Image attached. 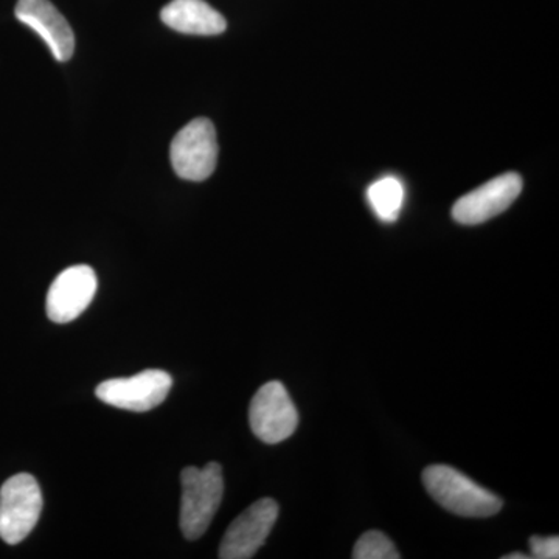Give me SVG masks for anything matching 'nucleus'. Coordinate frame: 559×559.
<instances>
[{"instance_id": "nucleus-1", "label": "nucleus", "mask_w": 559, "mask_h": 559, "mask_svg": "<svg viewBox=\"0 0 559 559\" xmlns=\"http://www.w3.org/2000/svg\"><path fill=\"white\" fill-rule=\"evenodd\" d=\"M180 530L187 539L197 540L207 532L223 500V469L215 462L202 469L187 466L180 474Z\"/></svg>"}, {"instance_id": "nucleus-2", "label": "nucleus", "mask_w": 559, "mask_h": 559, "mask_svg": "<svg viewBox=\"0 0 559 559\" xmlns=\"http://www.w3.org/2000/svg\"><path fill=\"white\" fill-rule=\"evenodd\" d=\"M423 484L443 509L463 518H489L502 509V500L460 471L432 465L423 471Z\"/></svg>"}, {"instance_id": "nucleus-3", "label": "nucleus", "mask_w": 559, "mask_h": 559, "mask_svg": "<svg viewBox=\"0 0 559 559\" xmlns=\"http://www.w3.org/2000/svg\"><path fill=\"white\" fill-rule=\"evenodd\" d=\"M43 492L31 474H16L0 488V539L10 546L22 543L38 524Z\"/></svg>"}, {"instance_id": "nucleus-4", "label": "nucleus", "mask_w": 559, "mask_h": 559, "mask_svg": "<svg viewBox=\"0 0 559 559\" xmlns=\"http://www.w3.org/2000/svg\"><path fill=\"white\" fill-rule=\"evenodd\" d=\"M218 151V140L212 121L202 117L190 121L173 139V170L180 179L202 182L215 173Z\"/></svg>"}, {"instance_id": "nucleus-5", "label": "nucleus", "mask_w": 559, "mask_h": 559, "mask_svg": "<svg viewBox=\"0 0 559 559\" xmlns=\"http://www.w3.org/2000/svg\"><path fill=\"white\" fill-rule=\"evenodd\" d=\"M249 423L255 437L267 444L282 443L296 432L299 412L282 382L271 381L260 388L250 401Z\"/></svg>"}, {"instance_id": "nucleus-6", "label": "nucleus", "mask_w": 559, "mask_h": 559, "mask_svg": "<svg viewBox=\"0 0 559 559\" xmlns=\"http://www.w3.org/2000/svg\"><path fill=\"white\" fill-rule=\"evenodd\" d=\"M173 380L164 370H145L130 378H117L98 385L97 399L108 406L131 412H148L170 393Z\"/></svg>"}, {"instance_id": "nucleus-7", "label": "nucleus", "mask_w": 559, "mask_h": 559, "mask_svg": "<svg viewBox=\"0 0 559 559\" xmlns=\"http://www.w3.org/2000/svg\"><path fill=\"white\" fill-rule=\"evenodd\" d=\"M278 518L274 499H260L231 522L219 546L221 559H249L255 557L266 543Z\"/></svg>"}, {"instance_id": "nucleus-8", "label": "nucleus", "mask_w": 559, "mask_h": 559, "mask_svg": "<svg viewBox=\"0 0 559 559\" xmlns=\"http://www.w3.org/2000/svg\"><path fill=\"white\" fill-rule=\"evenodd\" d=\"M522 187L524 182L518 173L500 175L460 198L452 207V218L463 226L487 223L506 212L518 200Z\"/></svg>"}, {"instance_id": "nucleus-9", "label": "nucleus", "mask_w": 559, "mask_h": 559, "mask_svg": "<svg viewBox=\"0 0 559 559\" xmlns=\"http://www.w3.org/2000/svg\"><path fill=\"white\" fill-rule=\"evenodd\" d=\"M97 288V275L91 266L68 267L51 283L47 294V316L55 323L72 322L87 310Z\"/></svg>"}, {"instance_id": "nucleus-10", "label": "nucleus", "mask_w": 559, "mask_h": 559, "mask_svg": "<svg viewBox=\"0 0 559 559\" xmlns=\"http://www.w3.org/2000/svg\"><path fill=\"white\" fill-rule=\"evenodd\" d=\"M22 24L38 33L49 46L55 60L69 61L75 50V35L69 22L50 0H17L14 10Z\"/></svg>"}, {"instance_id": "nucleus-11", "label": "nucleus", "mask_w": 559, "mask_h": 559, "mask_svg": "<svg viewBox=\"0 0 559 559\" xmlns=\"http://www.w3.org/2000/svg\"><path fill=\"white\" fill-rule=\"evenodd\" d=\"M160 20L183 35L215 36L227 28L223 14L205 0H171L162 9Z\"/></svg>"}, {"instance_id": "nucleus-12", "label": "nucleus", "mask_w": 559, "mask_h": 559, "mask_svg": "<svg viewBox=\"0 0 559 559\" xmlns=\"http://www.w3.org/2000/svg\"><path fill=\"white\" fill-rule=\"evenodd\" d=\"M404 186L399 178L388 176L371 183L367 189V200L374 215L384 223H395L404 204Z\"/></svg>"}, {"instance_id": "nucleus-13", "label": "nucleus", "mask_w": 559, "mask_h": 559, "mask_svg": "<svg viewBox=\"0 0 559 559\" xmlns=\"http://www.w3.org/2000/svg\"><path fill=\"white\" fill-rule=\"evenodd\" d=\"M355 559H399L401 555L392 540L384 533L370 530L364 533L353 549Z\"/></svg>"}, {"instance_id": "nucleus-14", "label": "nucleus", "mask_w": 559, "mask_h": 559, "mask_svg": "<svg viewBox=\"0 0 559 559\" xmlns=\"http://www.w3.org/2000/svg\"><path fill=\"white\" fill-rule=\"evenodd\" d=\"M530 550H532V558L558 559L559 538L558 536H533L530 538Z\"/></svg>"}, {"instance_id": "nucleus-15", "label": "nucleus", "mask_w": 559, "mask_h": 559, "mask_svg": "<svg viewBox=\"0 0 559 559\" xmlns=\"http://www.w3.org/2000/svg\"><path fill=\"white\" fill-rule=\"evenodd\" d=\"M506 559H528L532 558L530 555H521V554H511L507 555V557H503Z\"/></svg>"}]
</instances>
